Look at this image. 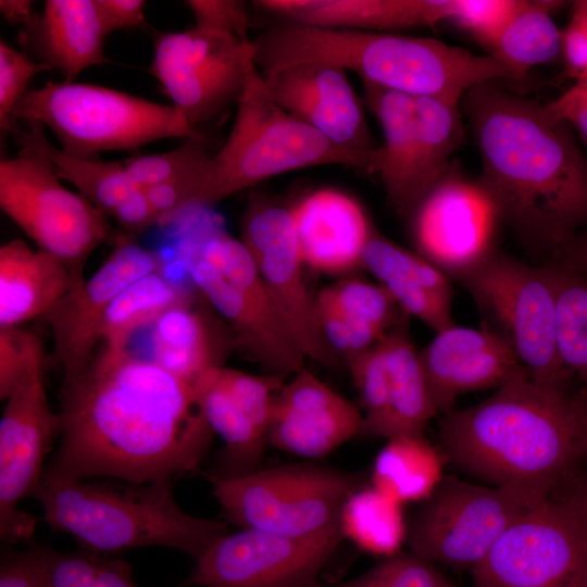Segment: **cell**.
Returning a JSON list of instances; mask_svg holds the SVG:
<instances>
[{
	"label": "cell",
	"instance_id": "1",
	"mask_svg": "<svg viewBox=\"0 0 587 587\" xmlns=\"http://www.w3.org/2000/svg\"><path fill=\"white\" fill-rule=\"evenodd\" d=\"M59 415V446L43 472L58 478L175 482L200 467L214 435L197 383L104 345L63 382Z\"/></svg>",
	"mask_w": 587,
	"mask_h": 587
},
{
	"label": "cell",
	"instance_id": "2",
	"mask_svg": "<svg viewBox=\"0 0 587 587\" xmlns=\"http://www.w3.org/2000/svg\"><path fill=\"white\" fill-rule=\"evenodd\" d=\"M461 102L480 152L477 182L500 221L529 248L557 252L587 223V160L571 124L497 80Z\"/></svg>",
	"mask_w": 587,
	"mask_h": 587
},
{
	"label": "cell",
	"instance_id": "3",
	"mask_svg": "<svg viewBox=\"0 0 587 587\" xmlns=\"http://www.w3.org/2000/svg\"><path fill=\"white\" fill-rule=\"evenodd\" d=\"M566 386L520 366L487 399L444 415V457L488 485L548 498L587 457L585 398Z\"/></svg>",
	"mask_w": 587,
	"mask_h": 587
},
{
	"label": "cell",
	"instance_id": "4",
	"mask_svg": "<svg viewBox=\"0 0 587 587\" xmlns=\"http://www.w3.org/2000/svg\"><path fill=\"white\" fill-rule=\"evenodd\" d=\"M173 485L43 475L33 497L49 527L72 536L85 551L113 554L160 546L197 560L227 533V523L187 513L175 500Z\"/></svg>",
	"mask_w": 587,
	"mask_h": 587
},
{
	"label": "cell",
	"instance_id": "5",
	"mask_svg": "<svg viewBox=\"0 0 587 587\" xmlns=\"http://www.w3.org/2000/svg\"><path fill=\"white\" fill-rule=\"evenodd\" d=\"M233 127L213 153L186 212L215 205L275 175L320 165H345L378 173L382 150L341 147L284 110L268 93L254 65L236 102Z\"/></svg>",
	"mask_w": 587,
	"mask_h": 587
},
{
	"label": "cell",
	"instance_id": "6",
	"mask_svg": "<svg viewBox=\"0 0 587 587\" xmlns=\"http://www.w3.org/2000/svg\"><path fill=\"white\" fill-rule=\"evenodd\" d=\"M13 118L49 127L63 151L88 159L102 151L133 150L159 139L195 134L173 104L65 80L28 90Z\"/></svg>",
	"mask_w": 587,
	"mask_h": 587
},
{
	"label": "cell",
	"instance_id": "7",
	"mask_svg": "<svg viewBox=\"0 0 587 587\" xmlns=\"http://www.w3.org/2000/svg\"><path fill=\"white\" fill-rule=\"evenodd\" d=\"M224 521L239 528L305 537L339 523L341 509L371 484L365 471L314 462L259 469L238 477L207 475Z\"/></svg>",
	"mask_w": 587,
	"mask_h": 587
},
{
	"label": "cell",
	"instance_id": "8",
	"mask_svg": "<svg viewBox=\"0 0 587 587\" xmlns=\"http://www.w3.org/2000/svg\"><path fill=\"white\" fill-rule=\"evenodd\" d=\"M473 298L483 328L499 336L520 364L536 378L567 385L557 346V305L545 267L494 252L462 280Z\"/></svg>",
	"mask_w": 587,
	"mask_h": 587
},
{
	"label": "cell",
	"instance_id": "9",
	"mask_svg": "<svg viewBox=\"0 0 587 587\" xmlns=\"http://www.w3.org/2000/svg\"><path fill=\"white\" fill-rule=\"evenodd\" d=\"M541 497L442 475L407 521L413 554L454 569L477 565L499 537Z\"/></svg>",
	"mask_w": 587,
	"mask_h": 587
},
{
	"label": "cell",
	"instance_id": "10",
	"mask_svg": "<svg viewBox=\"0 0 587 587\" xmlns=\"http://www.w3.org/2000/svg\"><path fill=\"white\" fill-rule=\"evenodd\" d=\"M0 207L38 249L68 267L75 284L85 279L90 254L115 235L104 213L68 190L46 159L25 148L0 163Z\"/></svg>",
	"mask_w": 587,
	"mask_h": 587
},
{
	"label": "cell",
	"instance_id": "11",
	"mask_svg": "<svg viewBox=\"0 0 587 587\" xmlns=\"http://www.w3.org/2000/svg\"><path fill=\"white\" fill-rule=\"evenodd\" d=\"M149 66L193 133L237 102L251 67V40L191 28L158 33Z\"/></svg>",
	"mask_w": 587,
	"mask_h": 587
},
{
	"label": "cell",
	"instance_id": "12",
	"mask_svg": "<svg viewBox=\"0 0 587 587\" xmlns=\"http://www.w3.org/2000/svg\"><path fill=\"white\" fill-rule=\"evenodd\" d=\"M471 573L473 587H587V545L548 497L509 526Z\"/></svg>",
	"mask_w": 587,
	"mask_h": 587
},
{
	"label": "cell",
	"instance_id": "13",
	"mask_svg": "<svg viewBox=\"0 0 587 587\" xmlns=\"http://www.w3.org/2000/svg\"><path fill=\"white\" fill-rule=\"evenodd\" d=\"M344 539L339 523L305 537L240 528L215 539L182 587H310Z\"/></svg>",
	"mask_w": 587,
	"mask_h": 587
},
{
	"label": "cell",
	"instance_id": "14",
	"mask_svg": "<svg viewBox=\"0 0 587 587\" xmlns=\"http://www.w3.org/2000/svg\"><path fill=\"white\" fill-rule=\"evenodd\" d=\"M61 434V419L49 405L43 354L37 358L5 399L0 421V537L5 544L28 541L36 519L18 509L33 496L45 461Z\"/></svg>",
	"mask_w": 587,
	"mask_h": 587
},
{
	"label": "cell",
	"instance_id": "15",
	"mask_svg": "<svg viewBox=\"0 0 587 587\" xmlns=\"http://www.w3.org/2000/svg\"><path fill=\"white\" fill-rule=\"evenodd\" d=\"M239 239L305 357L338 367L340 358L325 340L304 282L290 208L252 193L241 216Z\"/></svg>",
	"mask_w": 587,
	"mask_h": 587
},
{
	"label": "cell",
	"instance_id": "16",
	"mask_svg": "<svg viewBox=\"0 0 587 587\" xmlns=\"http://www.w3.org/2000/svg\"><path fill=\"white\" fill-rule=\"evenodd\" d=\"M412 214L416 252L450 279L462 280L495 252L497 208L477 180L451 165Z\"/></svg>",
	"mask_w": 587,
	"mask_h": 587
},
{
	"label": "cell",
	"instance_id": "17",
	"mask_svg": "<svg viewBox=\"0 0 587 587\" xmlns=\"http://www.w3.org/2000/svg\"><path fill=\"white\" fill-rule=\"evenodd\" d=\"M113 240V250L101 266L89 278L73 285L45 315L63 382L78 376L91 362L113 300L140 277L161 270L158 253L140 246L134 236L120 233Z\"/></svg>",
	"mask_w": 587,
	"mask_h": 587
},
{
	"label": "cell",
	"instance_id": "18",
	"mask_svg": "<svg viewBox=\"0 0 587 587\" xmlns=\"http://www.w3.org/2000/svg\"><path fill=\"white\" fill-rule=\"evenodd\" d=\"M261 75L276 103L333 142L359 151L379 148L346 70L304 62Z\"/></svg>",
	"mask_w": 587,
	"mask_h": 587
},
{
	"label": "cell",
	"instance_id": "19",
	"mask_svg": "<svg viewBox=\"0 0 587 587\" xmlns=\"http://www.w3.org/2000/svg\"><path fill=\"white\" fill-rule=\"evenodd\" d=\"M360 433V410L304 369L275 395L267 444L298 457L320 459Z\"/></svg>",
	"mask_w": 587,
	"mask_h": 587
},
{
	"label": "cell",
	"instance_id": "20",
	"mask_svg": "<svg viewBox=\"0 0 587 587\" xmlns=\"http://www.w3.org/2000/svg\"><path fill=\"white\" fill-rule=\"evenodd\" d=\"M419 354L433 404L444 414L459 396L498 388L522 366L492 332L455 324L437 332Z\"/></svg>",
	"mask_w": 587,
	"mask_h": 587
},
{
	"label": "cell",
	"instance_id": "21",
	"mask_svg": "<svg viewBox=\"0 0 587 587\" xmlns=\"http://www.w3.org/2000/svg\"><path fill=\"white\" fill-rule=\"evenodd\" d=\"M189 274L197 289L226 321L235 345L250 360L284 377L305 369L307 359L285 320L233 286L220 272L196 258Z\"/></svg>",
	"mask_w": 587,
	"mask_h": 587
},
{
	"label": "cell",
	"instance_id": "22",
	"mask_svg": "<svg viewBox=\"0 0 587 587\" xmlns=\"http://www.w3.org/2000/svg\"><path fill=\"white\" fill-rule=\"evenodd\" d=\"M290 211L304 266L337 274L361 265L373 226L353 198L334 188H321Z\"/></svg>",
	"mask_w": 587,
	"mask_h": 587
},
{
	"label": "cell",
	"instance_id": "23",
	"mask_svg": "<svg viewBox=\"0 0 587 587\" xmlns=\"http://www.w3.org/2000/svg\"><path fill=\"white\" fill-rule=\"evenodd\" d=\"M361 265L376 277L408 316H415L435 332L454 324L450 278L420 253L392 242L373 228Z\"/></svg>",
	"mask_w": 587,
	"mask_h": 587
},
{
	"label": "cell",
	"instance_id": "24",
	"mask_svg": "<svg viewBox=\"0 0 587 587\" xmlns=\"http://www.w3.org/2000/svg\"><path fill=\"white\" fill-rule=\"evenodd\" d=\"M26 38L41 63L74 82L84 70L108 62L107 36L95 0H47L26 27Z\"/></svg>",
	"mask_w": 587,
	"mask_h": 587
},
{
	"label": "cell",
	"instance_id": "25",
	"mask_svg": "<svg viewBox=\"0 0 587 587\" xmlns=\"http://www.w3.org/2000/svg\"><path fill=\"white\" fill-rule=\"evenodd\" d=\"M75 280L68 267L41 249L13 239L0 247V329L45 316Z\"/></svg>",
	"mask_w": 587,
	"mask_h": 587
},
{
	"label": "cell",
	"instance_id": "26",
	"mask_svg": "<svg viewBox=\"0 0 587 587\" xmlns=\"http://www.w3.org/2000/svg\"><path fill=\"white\" fill-rule=\"evenodd\" d=\"M408 315L382 338L388 372V410L378 437H424L425 429L438 412L430 399L420 354L409 330Z\"/></svg>",
	"mask_w": 587,
	"mask_h": 587
},
{
	"label": "cell",
	"instance_id": "27",
	"mask_svg": "<svg viewBox=\"0 0 587 587\" xmlns=\"http://www.w3.org/2000/svg\"><path fill=\"white\" fill-rule=\"evenodd\" d=\"M416 141L400 214H412L449 167L464 129L460 104L428 97L414 98Z\"/></svg>",
	"mask_w": 587,
	"mask_h": 587
},
{
	"label": "cell",
	"instance_id": "28",
	"mask_svg": "<svg viewBox=\"0 0 587 587\" xmlns=\"http://www.w3.org/2000/svg\"><path fill=\"white\" fill-rule=\"evenodd\" d=\"M363 89L364 103L384 134L378 174L390 205L401 213L416 141L414 98L370 83Z\"/></svg>",
	"mask_w": 587,
	"mask_h": 587
},
{
	"label": "cell",
	"instance_id": "29",
	"mask_svg": "<svg viewBox=\"0 0 587 587\" xmlns=\"http://www.w3.org/2000/svg\"><path fill=\"white\" fill-rule=\"evenodd\" d=\"M215 369L197 382L203 415L213 433L224 441V449L211 475L243 476L260 469L265 447L268 445L267 439L259 433L243 410L217 383L214 376Z\"/></svg>",
	"mask_w": 587,
	"mask_h": 587
},
{
	"label": "cell",
	"instance_id": "30",
	"mask_svg": "<svg viewBox=\"0 0 587 587\" xmlns=\"http://www.w3.org/2000/svg\"><path fill=\"white\" fill-rule=\"evenodd\" d=\"M27 123V130L16 128L13 133L21 148L46 159L60 178L74 185L82 196L107 216H111L115 208L136 188L122 161L104 162L66 153L48 141L40 123Z\"/></svg>",
	"mask_w": 587,
	"mask_h": 587
},
{
	"label": "cell",
	"instance_id": "31",
	"mask_svg": "<svg viewBox=\"0 0 587 587\" xmlns=\"http://www.w3.org/2000/svg\"><path fill=\"white\" fill-rule=\"evenodd\" d=\"M444 21V0H321L294 22L301 25L384 32Z\"/></svg>",
	"mask_w": 587,
	"mask_h": 587
},
{
	"label": "cell",
	"instance_id": "32",
	"mask_svg": "<svg viewBox=\"0 0 587 587\" xmlns=\"http://www.w3.org/2000/svg\"><path fill=\"white\" fill-rule=\"evenodd\" d=\"M151 357L154 363L191 383L222 366L213 353L204 319L188 300L161 315L152 325Z\"/></svg>",
	"mask_w": 587,
	"mask_h": 587
},
{
	"label": "cell",
	"instance_id": "33",
	"mask_svg": "<svg viewBox=\"0 0 587 587\" xmlns=\"http://www.w3.org/2000/svg\"><path fill=\"white\" fill-rule=\"evenodd\" d=\"M370 475L374 487L401 504L419 502L442 477V458L424 437H395L377 453Z\"/></svg>",
	"mask_w": 587,
	"mask_h": 587
},
{
	"label": "cell",
	"instance_id": "34",
	"mask_svg": "<svg viewBox=\"0 0 587 587\" xmlns=\"http://www.w3.org/2000/svg\"><path fill=\"white\" fill-rule=\"evenodd\" d=\"M563 1H526L510 18L490 55L510 72L512 80H521L535 65L555 59L561 53V30L551 14Z\"/></svg>",
	"mask_w": 587,
	"mask_h": 587
},
{
	"label": "cell",
	"instance_id": "35",
	"mask_svg": "<svg viewBox=\"0 0 587 587\" xmlns=\"http://www.w3.org/2000/svg\"><path fill=\"white\" fill-rule=\"evenodd\" d=\"M401 505L372 484L357 490L340 512L344 537L374 555L388 558L400 552L407 536Z\"/></svg>",
	"mask_w": 587,
	"mask_h": 587
},
{
	"label": "cell",
	"instance_id": "36",
	"mask_svg": "<svg viewBox=\"0 0 587 587\" xmlns=\"http://www.w3.org/2000/svg\"><path fill=\"white\" fill-rule=\"evenodd\" d=\"M184 292L161 270L127 286L109 307L101 326L104 346L126 349L132 337L166 311L186 301Z\"/></svg>",
	"mask_w": 587,
	"mask_h": 587
},
{
	"label": "cell",
	"instance_id": "37",
	"mask_svg": "<svg viewBox=\"0 0 587 587\" xmlns=\"http://www.w3.org/2000/svg\"><path fill=\"white\" fill-rule=\"evenodd\" d=\"M557 305V346L567 372L587 385V276L569 264L546 266Z\"/></svg>",
	"mask_w": 587,
	"mask_h": 587
},
{
	"label": "cell",
	"instance_id": "38",
	"mask_svg": "<svg viewBox=\"0 0 587 587\" xmlns=\"http://www.w3.org/2000/svg\"><path fill=\"white\" fill-rule=\"evenodd\" d=\"M33 549L42 587H139L125 560L85 550L62 553L42 546Z\"/></svg>",
	"mask_w": 587,
	"mask_h": 587
},
{
	"label": "cell",
	"instance_id": "39",
	"mask_svg": "<svg viewBox=\"0 0 587 587\" xmlns=\"http://www.w3.org/2000/svg\"><path fill=\"white\" fill-rule=\"evenodd\" d=\"M316 314L333 313L389 330L403 313L380 284L344 278L314 297Z\"/></svg>",
	"mask_w": 587,
	"mask_h": 587
},
{
	"label": "cell",
	"instance_id": "40",
	"mask_svg": "<svg viewBox=\"0 0 587 587\" xmlns=\"http://www.w3.org/2000/svg\"><path fill=\"white\" fill-rule=\"evenodd\" d=\"M345 360L363 409V434L379 436L388 410V372L382 339Z\"/></svg>",
	"mask_w": 587,
	"mask_h": 587
},
{
	"label": "cell",
	"instance_id": "41",
	"mask_svg": "<svg viewBox=\"0 0 587 587\" xmlns=\"http://www.w3.org/2000/svg\"><path fill=\"white\" fill-rule=\"evenodd\" d=\"M310 587H459L434 563L412 552L385 558L360 576L344 583L315 580Z\"/></svg>",
	"mask_w": 587,
	"mask_h": 587
},
{
	"label": "cell",
	"instance_id": "42",
	"mask_svg": "<svg viewBox=\"0 0 587 587\" xmlns=\"http://www.w3.org/2000/svg\"><path fill=\"white\" fill-rule=\"evenodd\" d=\"M212 154L195 133L170 151L132 157L122 161V164L132 184L146 190L189 172L208 161Z\"/></svg>",
	"mask_w": 587,
	"mask_h": 587
},
{
	"label": "cell",
	"instance_id": "43",
	"mask_svg": "<svg viewBox=\"0 0 587 587\" xmlns=\"http://www.w3.org/2000/svg\"><path fill=\"white\" fill-rule=\"evenodd\" d=\"M214 376L248 415L259 433L267 439L274 398L284 385V377L271 374L252 375L224 366L216 367Z\"/></svg>",
	"mask_w": 587,
	"mask_h": 587
},
{
	"label": "cell",
	"instance_id": "44",
	"mask_svg": "<svg viewBox=\"0 0 587 587\" xmlns=\"http://www.w3.org/2000/svg\"><path fill=\"white\" fill-rule=\"evenodd\" d=\"M525 0H444L445 20L470 32L491 53L510 18Z\"/></svg>",
	"mask_w": 587,
	"mask_h": 587
},
{
	"label": "cell",
	"instance_id": "45",
	"mask_svg": "<svg viewBox=\"0 0 587 587\" xmlns=\"http://www.w3.org/2000/svg\"><path fill=\"white\" fill-rule=\"evenodd\" d=\"M51 70L41 62L32 61L3 39L0 40V127L1 132L13 134L16 123L13 112L28 91L30 79L38 73Z\"/></svg>",
	"mask_w": 587,
	"mask_h": 587
},
{
	"label": "cell",
	"instance_id": "46",
	"mask_svg": "<svg viewBox=\"0 0 587 587\" xmlns=\"http://www.w3.org/2000/svg\"><path fill=\"white\" fill-rule=\"evenodd\" d=\"M37 335L20 327L0 329V398L5 400L33 362L42 355Z\"/></svg>",
	"mask_w": 587,
	"mask_h": 587
},
{
	"label": "cell",
	"instance_id": "47",
	"mask_svg": "<svg viewBox=\"0 0 587 587\" xmlns=\"http://www.w3.org/2000/svg\"><path fill=\"white\" fill-rule=\"evenodd\" d=\"M196 28L234 36L249 42L247 3L238 0H188Z\"/></svg>",
	"mask_w": 587,
	"mask_h": 587
},
{
	"label": "cell",
	"instance_id": "48",
	"mask_svg": "<svg viewBox=\"0 0 587 587\" xmlns=\"http://www.w3.org/2000/svg\"><path fill=\"white\" fill-rule=\"evenodd\" d=\"M320 325L329 347L344 358L376 345L388 330L333 313H319ZM340 357V355H339Z\"/></svg>",
	"mask_w": 587,
	"mask_h": 587
},
{
	"label": "cell",
	"instance_id": "49",
	"mask_svg": "<svg viewBox=\"0 0 587 587\" xmlns=\"http://www.w3.org/2000/svg\"><path fill=\"white\" fill-rule=\"evenodd\" d=\"M577 525L587 545V472L570 474L549 496Z\"/></svg>",
	"mask_w": 587,
	"mask_h": 587
},
{
	"label": "cell",
	"instance_id": "50",
	"mask_svg": "<svg viewBox=\"0 0 587 587\" xmlns=\"http://www.w3.org/2000/svg\"><path fill=\"white\" fill-rule=\"evenodd\" d=\"M121 232L130 236L140 234L159 223V216L142 189L135 188L111 215Z\"/></svg>",
	"mask_w": 587,
	"mask_h": 587
},
{
	"label": "cell",
	"instance_id": "51",
	"mask_svg": "<svg viewBox=\"0 0 587 587\" xmlns=\"http://www.w3.org/2000/svg\"><path fill=\"white\" fill-rule=\"evenodd\" d=\"M0 587H42L38 561L33 548L5 554L1 561Z\"/></svg>",
	"mask_w": 587,
	"mask_h": 587
},
{
	"label": "cell",
	"instance_id": "52",
	"mask_svg": "<svg viewBox=\"0 0 587 587\" xmlns=\"http://www.w3.org/2000/svg\"><path fill=\"white\" fill-rule=\"evenodd\" d=\"M95 4L107 35L145 23L146 2L142 0H95Z\"/></svg>",
	"mask_w": 587,
	"mask_h": 587
},
{
	"label": "cell",
	"instance_id": "53",
	"mask_svg": "<svg viewBox=\"0 0 587 587\" xmlns=\"http://www.w3.org/2000/svg\"><path fill=\"white\" fill-rule=\"evenodd\" d=\"M561 53L569 76L578 79L587 74V37L572 21L561 32Z\"/></svg>",
	"mask_w": 587,
	"mask_h": 587
},
{
	"label": "cell",
	"instance_id": "54",
	"mask_svg": "<svg viewBox=\"0 0 587 587\" xmlns=\"http://www.w3.org/2000/svg\"><path fill=\"white\" fill-rule=\"evenodd\" d=\"M558 117L565 120L571 113L587 107V74L576 79V83L558 99L547 104Z\"/></svg>",
	"mask_w": 587,
	"mask_h": 587
},
{
	"label": "cell",
	"instance_id": "55",
	"mask_svg": "<svg viewBox=\"0 0 587 587\" xmlns=\"http://www.w3.org/2000/svg\"><path fill=\"white\" fill-rule=\"evenodd\" d=\"M321 0H259L253 4L263 11L280 15L294 22L300 15L313 10Z\"/></svg>",
	"mask_w": 587,
	"mask_h": 587
},
{
	"label": "cell",
	"instance_id": "56",
	"mask_svg": "<svg viewBox=\"0 0 587 587\" xmlns=\"http://www.w3.org/2000/svg\"><path fill=\"white\" fill-rule=\"evenodd\" d=\"M563 262L587 276V236L573 237L557 251Z\"/></svg>",
	"mask_w": 587,
	"mask_h": 587
},
{
	"label": "cell",
	"instance_id": "57",
	"mask_svg": "<svg viewBox=\"0 0 587 587\" xmlns=\"http://www.w3.org/2000/svg\"><path fill=\"white\" fill-rule=\"evenodd\" d=\"M0 11L7 21L23 24L25 27L36 17L33 12V2L29 0H1Z\"/></svg>",
	"mask_w": 587,
	"mask_h": 587
},
{
	"label": "cell",
	"instance_id": "58",
	"mask_svg": "<svg viewBox=\"0 0 587 587\" xmlns=\"http://www.w3.org/2000/svg\"><path fill=\"white\" fill-rule=\"evenodd\" d=\"M565 121L576 129L587 149V107L571 113Z\"/></svg>",
	"mask_w": 587,
	"mask_h": 587
},
{
	"label": "cell",
	"instance_id": "59",
	"mask_svg": "<svg viewBox=\"0 0 587 587\" xmlns=\"http://www.w3.org/2000/svg\"><path fill=\"white\" fill-rule=\"evenodd\" d=\"M571 21L577 24L587 37V15L572 13Z\"/></svg>",
	"mask_w": 587,
	"mask_h": 587
},
{
	"label": "cell",
	"instance_id": "60",
	"mask_svg": "<svg viewBox=\"0 0 587 587\" xmlns=\"http://www.w3.org/2000/svg\"><path fill=\"white\" fill-rule=\"evenodd\" d=\"M572 13L587 15V0L573 2Z\"/></svg>",
	"mask_w": 587,
	"mask_h": 587
},
{
	"label": "cell",
	"instance_id": "61",
	"mask_svg": "<svg viewBox=\"0 0 587 587\" xmlns=\"http://www.w3.org/2000/svg\"><path fill=\"white\" fill-rule=\"evenodd\" d=\"M585 398V404H586V411H587V397H584Z\"/></svg>",
	"mask_w": 587,
	"mask_h": 587
}]
</instances>
